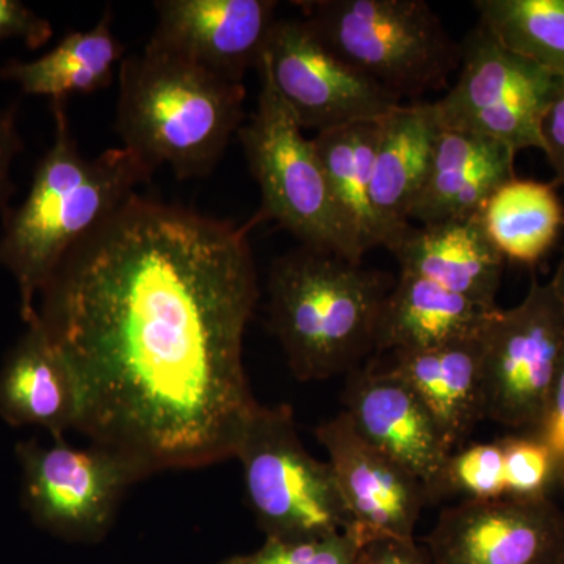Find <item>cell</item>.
Returning a JSON list of instances; mask_svg holds the SVG:
<instances>
[{
  "label": "cell",
  "mask_w": 564,
  "mask_h": 564,
  "mask_svg": "<svg viewBox=\"0 0 564 564\" xmlns=\"http://www.w3.org/2000/svg\"><path fill=\"white\" fill-rule=\"evenodd\" d=\"M516 154L489 137L441 128L411 221L436 225L478 218L492 193L514 180Z\"/></svg>",
  "instance_id": "cell-17"
},
{
  "label": "cell",
  "mask_w": 564,
  "mask_h": 564,
  "mask_svg": "<svg viewBox=\"0 0 564 564\" xmlns=\"http://www.w3.org/2000/svg\"><path fill=\"white\" fill-rule=\"evenodd\" d=\"M505 496V455L502 440L455 448L445 459L430 503L444 497L463 500L494 499Z\"/></svg>",
  "instance_id": "cell-26"
},
{
  "label": "cell",
  "mask_w": 564,
  "mask_h": 564,
  "mask_svg": "<svg viewBox=\"0 0 564 564\" xmlns=\"http://www.w3.org/2000/svg\"><path fill=\"white\" fill-rule=\"evenodd\" d=\"M433 564H560L564 511L551 497L462 500L426 538Z\"/></svg>",
  "instance_id": "cell-12"
},
{
  "label": "cell",
  "mask_w": 564,
  "mask_h": 564,
  "mask_svg": "<svg viewBox=\"0 0 564 564\" xmlns=\"http://www.w3.org/2000/svg\"><path fill=\"white\" fill-rule=\"evenodd\" d=\"M54 35L46 18L18 0H0V44L20 40L29 50H39Z\"/></svg>",
  "instance_id": "cell-29"
},
{
  "label": "cell",
  "mask_w": 564,
  "mask_h": 564,
  "mask_svg": "<svg viewBox=\"0 0 564 564\" xmlns=\"http://www.w3.org/2000/svg\"><path fill=\"white\" fill-rule=\"evenodd\" d=\"M17 106H0V214L9 209L14 193L11 170L18 155L24 150V141L18 129Z\"/></svg>",
  "instance_id": "cell-30"
},
{
  "label": "cell",
  "mask_w": 564,
  "mask_h": 564,
  "mask_svg": "<svg viewBox=\"0 0 564 564\" xmlns=\"http://www.w3.org/2000/svg\"><path fill=\"white\" fill-rule=\"evenodd\" d=\"M293 3L328 50L402 102L444 88L459 68L462 44L425 0Z\"/></svg>",
  "instance_id": "cell-5"
},
{
  "label": "cell",
  "mask_w": 564,
  "mask_h": 564,
  "mask_svg": "<svg viewBox=\"0 0 564 564\" xmlns=\"http://www.w3.org/2000/svg\"><path fill=\"white\" fill-rule=\"evenodd\" d=\"M218 564H247V558H245V555H237L231 556V558L223 560V562Z\"/></svg>",
  "instance_id": "cell-35"
},
{
  "label": "cell",
  "mask_w": 564,
  "mask_h": 564,
  "mask_svg": "<svg viewBox=\"0 0 564 564\" xmlns=\"http://www.w3.org/2000/svg\"><path fill=\"white\" fill-rule=\"evenodd\" d=\"M400 272L456 293L484 310H499L505 259L477 218L413 226L388 248Z\"/></svg>",
  "instance_id": "cell-16"
},
{
  "label": "cell",
  "mask_w": 564,
  "mask_h": 564,
  "mask_svg": "<svg viewBox=\"0 0 564 564\" xmlns=\"http://www.w3.org/2000/svg\"><path fill=\"white\" fill-rule=\"evenodd\" d=\"M122 147L177 180L209 176L243 121V84L147 44L118 69Z\"/></svg>",
  "instance_id": "cell-3"
},
{
  "label": "cell",
  "mask_w": 564,
  "mask_h": 564,
  "mask_svg": "<svg viewBox=\"0 0 564 564\" xmlns=\"http://www.w3.org/2000/svg\"><path fill=\"white\" fill-rule=\"evenodd\" d=\"M315 437L328 454L350 516L347 533L359 547L380 538H414L419 516L429 503L422 481L364 440L344 413L321 423Z\"/></svg>",
  "instance_id": "cell-13"
},
{
  "label": "cell",
  "mask_w": 564,
  "mask_h": 564,
  "mask_svg": "<svg viewBox=\"0 0 564 564\" xmlns=\"http://www.w3.org/2000/svg\"><path fill=\"white\" fill-rule=\"evenodd\" d=\"M124 51L113 32V13L107 7L90 31L68 33L36 61H11L0 66V79L13 82L24 95L46 96L51 101L90 95L113 82Z\"/></svg>",
  "instance_id": "cell-22"
},
{
  "label": "cell",
  "mask_w": 564,
  "mask_h": 564,
  "mask_svg": "<svg viewBox=\"0 0 564 564\" xmlns=\"http://www.w3.org/2000/svg\"><path fill=\"white\" fill-rule=\"evenodd\" d=\"M474 9L505 50L564 77V0H477Z\"/></svg>",
  "instance_id": "cell-25"
},
{
  "label": "cell",
  "mask_w": 564,
  "mask_h": 564,
  "mask_svg": "<svg viewBox=\"0 0 564 564\" xmlns=\"http://www.w3.org/2000/svg\"><path fill=\"white\" fill-rule=\"evenodd\" d=\"M556 488H558L560 492H562L564 500V466L562 467V473H560L558 486H556Z\"/></svg>",
  "instance_id": "cell-36"
},
{
  "label": "cell",
  "mask_w": 564,
  "mask_h": 564,
  "mask_svg": "<svg viewBox=\"0 0 564 564\" xmlns=\"http://www.w3.org/2000/svg\"><path fill=\"white\" fill-rule=\"evenodd\" d=\"M496 311L400 272L381 306L375 350L422 351L478 339Z\"/></svg>",
  "instance_id": "cell-20"
},
{
  "label": "cell",
  "mask_w": 564,
  "mask_h": 564,
  "mask_svg": "<svg viewBox=\"0 0 564 564\" xmlns=\"http://www.w3.org/2000/svg\"><path fill=\"white\" fill-rule=\"evenodd\" d=\"M234 458L242 464L248 502L267 540H313L350 530L332 466L306 451L289 404H256Z\"/></svg>",
  "instance_id": "cell-6"
},
{
  "label": "cell",
  "mask_w": 564,
  "mask_h": 564,
  "mask_svg": "<svg viewBox=\"0 0 564 564\" xmlns=\"http://www.w3.org/2000/svg\"><path fill=\"white\" fill-rule=\"evenodd\" d=\"M391 372L417 393L451 444L467 440L485 419L481 336L422 351L393 352Z\"/></svg>",
  "instance_id": "cell-21"
},
{
  "label": "cell",
  "mask_w": 564,
  "mask_h": 564,
  "mask_svg": "<svg viewBox=\"0 0 564 564\" xmlns=\"http://www.w3.org/2000/svg\"><path fill=\"white\" fill-rule=\"evenodd\" d=\"M344 404L356 432L419 478L430 503L452 447L417 393L389 369L359 367L348 373Z\"/></svg>",
  "instance_id": "cell-15"
},
{
  "label": "cell",
  "mask_w": 564,
  "mask_h": 564,
  "mask_svg": "<svg viewBox=\"0 0 564 564\" xmlns=\"http://www.w3.org/2000/svg\"><path fill=\"white\" fill-rule=\"evenodd\" d=\"M555 455L560 466H564V352L556 373L554 388L549 397L547 408L540 426L532 433Z\"/></svg>",
  "instance_id": "cell-33"
},
{
  "label": "cell",
  "mask_w": 564,
  "mask_h": 564,
  "mask_svg": "<svg viewBox=\"0 0 564 564\" xmlns=\"http://www.w3.org/2000/svg\"><path fill=\"white\" fill-rule=\"evenodd\" d=\"M267 289L270 328L296 380L355 372L375 350L384 274L302 245L274 259Z\"/></svg>",
  "instance_id": "cell-4"
},
{
  "label": "cell",
  "mask_w": 564,
  "mask_h": 564,
  "mask_svg": "<svg viewBox=\"0 0 564 564\" xmlns=\"http://www.w3.org/2000/svg\"><path fill=\"white\" fill-rule=\"evenodd\" d=\"M541 144L555 173V185H564V77L549 102L540 124Z\"/></svg>",
  "instance_id": "cell-31"
},
{
  "label": "cell",
  "mask_w": 564,
  "mask_h": 564,
  "mask_svg": "<svg viewBox=\"0 0 564 564\" xmlns=\"http://www.w3.org/2000/svg\"><path fill=\"white\" fill-rule=\"evenodd\" d=\"M248 226L133 195L70 248L36 317L68 361L77 432L148 474L234 458L254 410Z\"/></svg>",
  "instance_id": "cell-1"
},
{
  "label": "cell",
  "mask_w": 564,
  "mask_h": 564,
  "mask_svg": "<svg viewBox=\"0 0 564 564\" xmlns=\"http://www.w3.org/2000/svg\"><path fill=\"white\" fill-rule=\"evenodd\" d=\"M564 352V306L552 281L532 282L518 306L497 310L481 334L485 419L533 433Z\"/></svg>",
  "instance_id": "cell-9"
},
{
  "label": "cell",
  "mask_w": 564,
  "mask_h": 564,
  "mask_svg": "<svg viewBox=\"0 0 564 564\" xmlns=\"http://www.w3.org/2000/svg\"><path fill=\"white\" fill-rule=\"evenodd\" d=\"M259 62L303 131L381 120L403 104L337 57L303 20H276Z\"/></svg>",
  "instance_id": "cell-11"
},
{
  "label": "cell",
  "mask_w": 564,
  "mask_h": 564,
  "mask_svg": "<svg viewBox=\"0 0 564 564\" xmlns=\"http://www.w3.org/2000/svg\"><path fill=\"white\" fill-rule=\"evenodd\" d=\"M440 132L433 102L400 104L381 120L372 182L380 247H391L410 228Z\"/></svg>",
  "instance_id": "cell-18"
},
{
  "label": "cell",
  "mask_w": 564,
  "mask_h": 564,
  "mask_svg": "<svg viewBox=\"0 0 564 564\" xmlns=\"http://www.w3.org/2000/svg\"><path fill=\"white\" fill-rule=\"evenodd\" d=\"M355 564H433L426 549L411 540L380 538L359 547Z\"/></svg>",
  "instance_id": "cell-32"
},
{
  "label": "cell",
  "mask_w": 564,
  "mask_h": 564,
  "mask_svg": "<svg viewBox=\"0 0 564 564\" xmlns=\"http://www.w3.org/2000/svg\"><path fill=\"white\" fill-rule=\"evenodd\" d=\"M0 417L11 426H40L54 440L79 423L76 377L39 317L0 366Z\"/></svg>",
  "instance_id": "cell-19"
},
{
  "label": "cell",
  "mask_w": 564,
  "mask_h": 564,
  "mask_svg": "<svg viewBox=\"0 0 564 564\" xmlns=\"http://www.w3.org/2000/svg\"><path fill=\"white\" fill-rule=\"evenodd\" d=\"M555 188L516 176L486 202L477 220L505 261L533 265L554 248L564 228Z\"/></svg>",
  "instance_id": "cell-24"
},
{
  "label": "cell",
  "mask_w": 564,
  "mask_h": 564,
  "mask_svg": "<svg viewBox=\"0 0 564 564\" xmlns=\"http://www.w3.org/2000/svg\"><path fill=\"white\" fill-rule=\"evenodd\" d=\"M17 458L25 513L44 532L70 543H99L128 489L150 477L131 456L99 444L73 447L65 437L52 444L24 441L17 445Z\"/></svg>",
  "instance_id": "cell-8"
},
{
  "label": "cell",
  "mask_w": 564,
  "mask_h": 564,
  "mask_svg": "<svg viewBox=\"0 0 564 564\" xmlns=\"http://www.w3.org/2000/svg\"><path fill=\"white\" fill-rule=\"evenodd\" d=\"M381 120L318 132L313 139L334 204L362 258L367 251L380 247L372 209V182Z\"/></svg>",
  "instance_id": "cell-23"
},
{
  "label": "cell",
  "mask_w": 564,
  "mask_h": 564,
  "mask_svg": "<svg viewBox=\"0 0 564 564\" xmlns=\"http://www.w3.org/2000/svg\"><path fill=\"white\" fill-rule=\"evenodd\" d=\"M505 496L522 499L551 497L558 486L562 466L555 455L532 433L503 437Z\"/></svg>",
  "instance_id": "cell-27"
},
{
  "label": "cell",
  "mask_w": 564,
  "mask_h": 564,
  "mask_svg": "<svg viewBox=\"0 0 564 564\" xmlns=\"http://www.w3.org/2000/svg\"><path fill=\"white\" fill-rule=\"evenodd\" d=\"M552 284H554L556 293H558L560 300H562L564 306V247L562 261L558 263V269H556L555 276L552 278Z\"/></svg>",
  "instance_id": "cell-34"
},
{
  "label": "cell",
  "mask_w": 564,
  "mask_h": 564,
  "mask_svg": "<svg viewBox=\"0 0 564 564\" xmlns=\"http://www.w3.org/2000/svg\"><path fill=\"white\" fill-rule=\"evenodd\" d=\"M152 47L242 84L276 22L273 0H159Z\"/></svg>",
  "instance_id": "cell-14"
},
{
  "label": "cell",
  "mask_w": 564,
  "mask_h": 564,
  "mask_svg": "<svg viewBox=\"0 0 564 564\" xmlns=\"http://www.w3.org/2000/svg\"><path fill=\"white\" fill-rule=\"evenodd\" d=\"M458 79L433 102L441 128L478 133L519 152L541 144L540 124L562 77L505 50L478 25L462 44Z\"/></svg>",
  "instance_id": "cell-10"
},
{
  "label": "cell",
  "mask_w": 564,
  "mask_h": 564,
  "mask_svg": "<svg viewBox=\"0 0 564 564\" xmlns=\"http://www.w3.org/2000/svg\"><path fill=\"white\" fill-rule=\"evenodd\" d=\"M359 545L348 533L302 541L265 540L247 564H355Z\"/></svg>",
  "instance_id": "cell-28"
},
{
  "label": "cell",
  "mask_w": 564,
  "mask_h": 564,
  "mask_svg": "<svg viewBox=\"0 0 564 564\" xmlns=\"http://www.w3.org/2000/svg\"><path fill=\"white\" fill-rule=\"evenodd\" d=\"M256 69L261 76L258 106L237 133L261 191V217L276 221L303 247L362 262L334 204L313 140L304 137L265 66L259 62Z\"/></svg>",
  "instance_id": "cell-7"
},
{
  "label": "cell",
  "mask_w": 564,
  "mask_h": 564,
  "mask_svg": "<svg viewBox=\"0 0 564 564\" xmlns=\"http://www.w3.org/2000/svg\"><path fill=\"white\" fill-rule=\"evenodd\" d=\"M66 106L68 99L51 101L54 140L36 165L28 198L3 214L0 265L17 281L25 325L36 317V296L70 248L121 209L154 173L124 147L85 158Z\"/></svg>",
  "instance_id": "cell-2"
},
{
  "label": "cell",
  "mask_w": 564,
  "mask_h": 564,
  "mask_svg": "<svg viewBox=\"0 0 564 564\" xmlns=\"http://www.w3.org/2000/svg\"><path fill=\"white\" fill-rule=\"evenodd\" d=\"M560 564H564V552H563L562 560H560Z\"/></svg>",
  "instance_id": "cell-37"
}]
</instances>
